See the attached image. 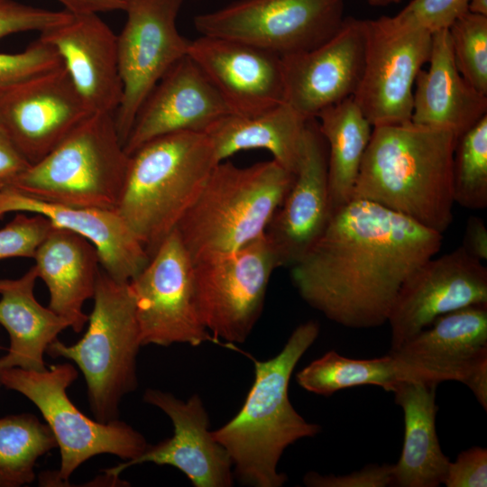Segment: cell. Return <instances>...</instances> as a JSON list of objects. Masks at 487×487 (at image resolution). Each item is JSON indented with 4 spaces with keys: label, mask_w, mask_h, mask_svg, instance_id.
Instances as JSON below:
<instances>
[{
    "label": "cell",
    "mask_w": 487,
    "mask_h": 487,
    "mask_svg": "<svg viewBox=\"0 0 487 487\" xmlns=\"http://www.w3.org/2000/svg\"><path fill=\"white\" fill-rule=\"evenodd\" d=\"M446 487H486L487 449L473 446L449 463L444 481Z\"/></svg>",
    "instance_id": "obj_39"
},
{
    "label": "cell",
    "mask_w": 487,
    "mask_h": 487,
    "mask_svg": "<svg viewBox=\"0 0 487 487\" xmlns=\"http://www.w3.org/2000/svg\"><path fill=\"white\" fill-rule=\"evenodd\" d=\"M296 380L302 389L324 397L362 385L379 386L392 392L398 384L390 354L372 359H355L334 350L298 372Z\"/></svg>",
    "instance_id": "obj_30"
},
{
    "label": "cell",
    "mask_w": 487,
    "mask_h": 487,
    "mask_svg": "<svg viewBox=\"0 0 487 487\" xmlns=\"http://www.w3.org/2000/svg\"><path fill=\"white\" fill-rule=\"evenodd\" d=\"M38 279L34 266L17 279H0V325L9 335L10 345L0 358V369H46L43 355L58 335L70 323L35 298Z\"/></svg>",
    "instance_id": "obj_26"
},
{
    "label": "cell",
    "mask_w": 487,
    "mask_h": 487,
    "mask_svg": "<svg viewBox=\"0 0 487 487\" xmlns=\"http://www.w3.org/2000/svg\"><path fill=\"white\" fill-rule=\"evenodd\" d=\"M91 113L63 65L0 93V127L29 165Z\"/></svg>",
    "instance_id": "obj_15"
},
{
    "label": "cell",
    "mask_w": 487,
    "mask_h": 487,
    "mask_svg": "<svg viewBox=\"0 0 487 487\" xmlns=\"http://www.w3.org/2000/svg\"><path fill=\"white\" fill-rule=\"evenodd\" d=\"M9 212L40 214L53 225L79 234L93 244L101 269L116 281L129 282L150 260L144 246L115 209L43 202L5 184L0 191V217Z\"/></svg>",
    "instance_id": "obj_23"
},
{
    "label": "cell",
    "mask_w": 487,
    "mask_h": 487,
    "mask_svg": "<svg viewBox=\"0 0 487 487\" xmlns=\"http://www.w3.org/2000/svg\"><path fill=\"white\" fill-rule=\"evenodd\" d=\"M467 10L474 14L487 16V0H469Z\"/></svg>",
    "instance_id": "obj_43"
},
{
    "label": "cell",
    "mask_w": 487,
    "mask_h": 487,
    "mask_svg": "<svg viewBox=\"0 0 487 487\" xmlns=\"http://www.w3.org/2000/svg\"><path fill=\"white\" fill-rule=\"evenodd\" d=\"M188 55L232 114L250 116L284 102L281 58L249 43L208 35L190 40Z\"/></svg>",
    "instance_id": "obj_20"
},
{
    "label": "cell",
    "mask_w": 487,
    "mask_h": 487,
    "mask_svg": "<svg viewBox=\"0 0 487 487\" xmlns=\"http://www.w3.org/2000/svg\"><path fill=\"white\" fill-rule=\"evenodd\" d=\"M442 234L376 203L352 199L335 211L294 265L299 296L350 328L387 323L404 281L442 246Z\"/></svg>",
    "instance_id": "obj_1"
},
{
    "label": "cell",
    "mask_w": 487,
    "mask_h": 487,
    "mask_svg": "<svg viewBox=\"0 0 487 487\" xmlns=\"http://www.w3.org/2000/svg\"><path fill=\"white\" fill-rule=\"evenodd\" d=\"M389 354L398 382L459 381L487 410V305L445 314Z\"/></svg>",
    "instance_id": "obj_12"
},
{
    "label": "cell",
    "mask_w": 487,
    "mask_h": 487,
    "mask_svg": "<svg viewBox=\"0 0 487 487\" xmlns=\"http://www.w3.org/2000/svg\"><path fill=\"white\" fill-rule=\"evenodd\" d=\"M4 185H5V184H1V183H0V191H1V188H2V187H3Z\"/></svg>",
    "instance_id": "obj_45"
},
{
    "label": "cell",
    "mask_w": 487,
    "mask_h": 487,
    "mask_svg": "<svg viewBox=\"0 0 487 487\" xmlns=\"http://www.w3.org/2000/svg\"><path fill=\"white\" fill-rule=\"evenodd\" d=\"M469 0H411L398 14L431 33L447 30L468 12Z\"/></svg>",
    "instance_id": "obj_37"
},
{
    "label": "cell",
    "mask_w": 487,
    "mask_h": 487,
    "mask_svg": "<svg viewBox=\"0 0 487 487\" xmlns=\"http://www.w3.org/2000/svg\"><path fill=\"white\" fill-rule=\"evenodd\" d=\"M318 322L299 325L281 351L259 361L253 357L254 381L239 412L226 424L212 431L226 450L234 476L246 485L280 487L288 477L278 472L287 447L299 439L313 437L321 427L308 422L293 408L289 384L294 368L319 335Z\"/></svg>",
    "instance_id": "obj_3"
},
{
    "label": "cell",
    "mask_w": 487,
    "mask_h": 487,
    "mask_svg": "<svg viewBox=\"0 0 487 487\" xmlns=\"http://www.w3.org/2000/svg\"><path fill=\"white\" fill-rule=\"evenodd\" d=\"M217 163L203 132L165 134L129 155L115 210L150 257L177 228Z\"/></svg>",
    "instance_id": "obj_4"
},
{
    "label": "cell",
    "mask_w": 487,
    "mask_h": 487,
    "mask_svg": "<svg viewBox=\"0 0 487 487\" xmlns=\"http://www.w3.org/2000/svg\"><path fill=\"white\" fill-rule=\"evenodd\" d=\"M367 3L375 7H382L393 4H399L401 0H366Z\"/></svg>",
    "instance_id": "obj_44"
},
{
    "label": "cell",
    "mask_w": 487,
    "mask_h": 487,
    "mask_svg": "<svg viewBox=\"0 0 487 487\" xmlns=\"http://www.w3.org/2000/svg\"><path fill=\"white\" fill-rule=\"evenodd\" d=\"M53 47L92 113L114 114L123 96L117 35L96 14H73L40 33Z\"/></svg>",
    "instance_id": "obj_22"
},
{
    "label": "cell",
    "mask_w": 487,
    "mask_h": 487,
    "mask_svg": "<svg viewBox=\"0 0 487 487\" xmlns=\"http://www.w3.org/2000/svg\"><path fill=\"white\" fill-rule=\"evenodd\" d=\"M436 389L400 381L392 391L404 415L403 446L399 461L392 464V486L437 487L444 483L450 459L443 453L436 430Z\"/></svg>",
    "instance_id": "obj_27"
},
{
    "label": "cell",
    "mask_w": 487,
    "mask_h": 487,
    "mask_svg": "<svg viewBox=\"0 0 487 487\" xmlns=\"http://www.w3.org/2000/svg\"><path fill=\"white\" fill-rule=\"evenodd\" d=\"M73 14L124 11L125 0H57Z\"/></svg>",
    "instance_id": "obj_42"
},
{
    "label": "cell",
    "mask_w": 487,
    "mask_h": 487,
    "mask_svg": "<svg viewBox=\"0 0 487 487\" xmlns=\"http://www.w3.org/2000/svg\"><path fill=\"white\" fill-rule=\"evenodd\" d=\"M308 487H387L392 486V464H367L347 474H320L308 472L303 477Z\"/></svg>",
    "instance_id": "obj_38"
},
{
    "label": "cell",
    "mask_w": 487,
    "mask_h": 487,
    "mask_svg": "<svg viewBox=\"0 0 487 487\" xmlns=\"http://www.w3.org/2000/svg\"><path fill=\"white\" fill-rule=\"evenodd\" d=\"M315 119L327 147L331 215L353 199L372 126L353 97L321 110Z\"/></svg>",
    "instance_id": "obj_29"
},
{
    "label": "cell",
    "mask_w": 487,
    "mask_h": 487,
    "mask_svg": "<svg viewBox=\"0 0 487 487\" xmlns=\"http://www.w3.org/2000/svg\"><path fill=\"white\" fill-rule=\"evenodd\" d=\"M232 114L207 77L188 56L159 80L134 118L124 144L130 155L147 142L177 132H205Z\"/></svg>",
    "instance_id": "obj_21"
},
{
    "label": "cell",
    "mask_w": 487,
    "mask_h": 487,
    "mask_svg": "<svg viewBox=\"0 0 487 487\" xmlns=\"http://www.w3.org/2000/svg\"><path fill=\"white\" fill-rule=\"evenodd\" d=\"M128 161L114 114L91 113L45 157L6 185L43 202L115 209Z\"/></svg>",
    "instance_id": "obj_6"
},
{
    "label": "cell",
    "mask_w": 487,
    "mask_h": 487,
    "mask_svg": "<svg viewBox=\"0 0 487 487\" xmlns=\"http://www.w3.org/2000/svg\"><path fill=\"white\" fill-rule=\"evenodd\" d=\"M93 299L82 338L71 345L56 339L46 353L77 364L95 419L108 423L118 419L123 397L137 387L136 357L142 345L129 282L116 281L100 269Z\"/></svg>",
    "instance_id": "obj_7"
},
{
    "label": "cell",
    "mask_w": 487,
    "mask_h": 487,
    "mask_svg": "<svg viewBox=\"0 0 487 487\" xmlns=\"http://www.w3.org/2000/svg\"><path fill=\"white\" fill-rule=\"evenodd\" d=\"M452 192L454 202L464 208L487 207V115L456 139Z\"/></svg>",
    "instance_id": "obj_32"
},
{
    "label": "cell",
    "mask_w": 487,
    "mask_h": 487,
    "mask_svg": "<svg viewBox=\"0 0 487 487\" xmlns=\"http://www.w3.org/2000/svg\"><path fill=\"white\" fill-rule=\"evenodd\" d=\"M308 120L282 102L254 115L228 114L204 133L213 145L218 162L241 151L262 149L294 174Z\"/></svg>",
    "instance_id": "obj_28"
},
{
    "label": "cell",
    "mask_w": 487,
    "mask_h": 487,
    "mask_svg": "<svg viewBox=\"0 0 487 487\" xmlns=\"http://www.w3.org/2000/svg\"><path fill=\"white\" fill-rule=\"evenodd\" d=\"M72 14L67 10L53 11L19 3L0 0V39L29 31L40 33L69 20Z\"/></svg>",
    "instance_id": "obj_36"
},
{
    "label": "cell",
    "mask_w": 487,
    "mask_h": 487,
    "mask_svg": "<svg viewBox=\"0 0 487 487\" xmlns=\"http://www.w3.org/2000/svg\"><path fill=\"white\" fill-rule=\"evenodd\" d=\"M487 305V268L461 245L431 257L402 284L388 317L391 350L437 317L470 306Z\"/></svg>",
    "instance_id": "obj_16"
},
{
    "label": "cell",
    "mask_w": 487,
    "mask_h": 487,
    "mask_svg": "<svg viewBox=\"0 0 487 487\" xmlns=\"http://www.w3.org/2000/svg\"><path fill=\"white\" fill-rule=\"evenodd\" d=\"M194 262L174 230L129 281L142 346L221 344L203 325L194 297Z\"/></svg>",
    "instance_id": "obj_13"
},
{
    "label": "cell",
    "mask_w": 487,
    "mask_h": 487,
    "mask_svg": "<svg viewBox=\"0 0 487 487\" xmlns=\"http://www.w3.org/2000/svg\"><path fill=\"white\" fill-rule=\"evenodd\" d=\"M455 135L411 121L372 127L353 199L376 203L443 234L453 221Z\"/></svg>",
    "instance_id": "obj_2"
},
{
    "label": "cell",
    "mask_w": 487,
    "mask_h": 487,
    "mask_svg": "<svg viewBox=\"0 0 487 487\" xmlns=\"http://www.w3.org/2000/svg\"><path fill=\"white\" fill-rule=\"evenodd\" d=\"M429 64L415 80L411 122L451 131L456 139L487 115V96L455 65L447 30L432 33Z\"/></svg>",
    "instance_id": "obj_24"
},
{
    "label": "cell",
    "mask_w": 487,
    "mask_h": 487,
    "mask_svg": "<svg viewBox=\"0 0 487 487\" xmlns=\"http://www.w3.org/2000/svg\"><path fill=\"white\" fill-rule=\"evenodd\" d=\"M447 31L460 74L487 96V16L466 12Z\"/></svg>",
    "instance_id": "obj_33"
},
{
    "label": "cell",
    "mask_w": 487,
    "mask_h": 487,
    "mask_svg": "<svg viewBox=\"0 0 487 487\" xmlns=\"http://www.w3.org/2000/svg\"><path fill=\"white\" fill-rule=\"evenodd\" d=\"M62 65L57 51L39 38L21 52L0 53V93Z\"/></svg>",
    "instance_id": "obj_34"
},
{
    "label": "cell",
    "mask_w": 487,
    "mask_h": 487,
    "mask_svg": "<svg viewBox=\"0 0 487 487\" xmlns=\"http://www.w3.org/2000/svg\"><path fill=\"white\" fill-rule=\"evenodd\" d=\"M364 19L345 18L320 45L281 58L284 102L307 119L353 97L364 64Z\"/></svg>",
    "instance_id": "obj_18"
},
{
    "label": "cell",
    "mask_w": 487,
    "mask_h": 487,
    "mask_svg": "<svg viewBox=\"0 0 487 487\" xmlns=\"http://www.w3.org/2000/svg\"><path fill=\"white\" fill-rule=\"evenodd\" d=\"M345 0H235L194 17L201 35L236 40L280 58L311 50L341 27Z\"/></svg>",
    "instance_id": "obj_10"
},
{
    "label": "cell",
    "mask_w": 487,
    "mask_h": 487,
    "mask_svg": "<svg viewBox=\"0 0 487 487\" xmlns=\"http://www.w3.org/2000/svg\"><path fill=\"white\" fill-rule=\"evenodd\" d=\"M280 266L266 234L230 253L194 263L196 307L217 340L244 343L263 308L273 271Z\"/></svg>",
    "instance_id": "obj_9"
},
{
    "label": "cell",
    "mask_w": 487,
    "mask_h": 487,
    "mask_svg": "<svg viewBox=\"0 0 487 487\" xmlns=\"http://www.w3.org/2000/svg\"><path fill=\"white\" fill-rule=\"evenodd\" d=\"M143 400L162 410L171 420L170 438L148 446L137 457L103 470L113 485L130 466L143 463L171 465L180 470L195 487H229L234 482L231 459L209 430V418L201 398L192 395L187 401L170 392L147 389Z\"/></svg>",
    "instance_id": "obj_17"
},
{
    "label": "cell",
    "mask_w": 487,
    "mask_h": 487,
    "mask_svg": "<svg viewBox=\"0 0 487 487\" xmlns=\"http://www.w3.org/2000/svg\"><path fill=\"white\" fill-rule=\"evenodd\" d=\"M33 259L50 293L49 308L81 332L88 320L83 306L94 297L101 269L96 248L79 234L54 225Z\"/></svg>",
    "instance_id": "obj_25"
},
{
    "label": "cell",
    "mask_w": 487,
    "mask_h": 487,
    "mask_svg": "<svg viewBox=\"0 0 487 487\" xmlns=\"http://www.w3.org/2000/svg\"><path fill=\"white\" fill-rule=\"evenodd\" d=\"M29 166L0 127V183L7 184Z\"/></svg>",
    "instance_id": "obj_40"
},
{
    "label": "cell",
    "mask_w": 487,
    "mask_h": 487,
    "mask_svg": "<svg viewBox=\"0 0 487 487\" xmlns=\"http://www.w3.org/2000/svg\"><path fill=\"white\" fill-rule=\"evenodd\" d=\"M462 246L473 257L482 262L487 259V228L482 219L468 218Z\"/></svg>",
    "instance_id": "obj_41"
},
{
    "label": "cell",
    "mask_w": 487,
    "mask_h": 487,
    "mask_svg": "<svg viewBox=\"0 0 487 487\" xmlns=\"http://www.w3.org/2000/svg\"><path fill=\"white\" fill-rule=\"evenodd\" d=\"M364 64L353 96L372 127L411 120L416 78L428 62L432 33L399 14L364 19Z\"/></svg>",
    "instance_id": "obj_11"
},
{
    "label": "cell",
    "mask_w": 487,
    "mask_h": 487,
    "mask_svg": "<svg viewBox=\"0 0 487 487\" xmlns=\"http://www.w3.org/2000/svg\"><path fill=\"white\" fill-rule=\"evenodd\" d=\"M58 447L47 424L31 413L0 418V487H20L35 479L37 460Z\"/></svg>",
    "instance_id": "obj_31"
},
{
    "label": "cell",
    "mask_w": 487,
    "mask_h": 487,
    "mask_svg": "<svg viewBox=\"0 0 487 487\" xmlns=\"http://www.w3.org/2000/svg\"><path fill=\"white\" fill-rule=\"evenodd\" d=\"M77 377V369L69 363L43 371L0 369V383L20 392L39 409L60 448V469L42 473L41 485H69L71 474L93 456L109 454L128 461L149 446L128 424L119 419L102 423L80 411L67 394Z\"/></svg>",
    "instance_id": "obj_8"
},
{
    "label": "cell",
    "mask_w": 487,
    "mask_h": 487,
    "mask_svg": "<svg viewBox=\"0 0 487 487\" xmlns=\"http://www.w3.org/2000/svg\"><path fill=\"white\" fill-rule=\"evenodd\" d=\"M330 216L327 147L310 118L292 185L265 232L280 266L298 262L320 238Z\"/></svg>",
    "instance_id": "obj_19"
},
{
    "label": "cell",
    "mask_w": 487,
    "mask_h": 487,
    "mask_svg": "<svg viewBox=\"0 0 487 487\" xmlns=\"http://www.w3.org/2000/svg\"><path fill=\"white\" fill-rule=\"evenodd\" d=\"M293 179L274 160L248 167L218 162L175 229L193 262L262 236Z\"/></svg>",
    "instance_id": "obj_5"
},
{
    "label": "cell",
    "mask_w": 487,
    "mask_h": 487,
    "mask_svg": "<svg viewBox=\"0 0 487 487\" xmlns=\"http://www.w3.org/2000/svg\"><path fill=\"white\" fill-rule=\"evenodd\" d=\"M183 0H125L126 22L117 35L123 83L114 117L124 144L142 104L159 80L188 55L190 40L177 28Z\"/></svg>",
    "instance_id": "obj_14"
},
{
    "label": "cell",
    "mask_w": 487,
    "mask_h": 487,
    "mask_svg": "<svg viewBox=\"0 0 487 487\" xmlns=\"http://www.w3.org/2000/svg\"><path fill=\"white\" fill-rule=\"evenodd\" d=\"M53 226L42 215L17 212L0 229V260L15 257L33 259L36 250Z\"/></svg>",
    "instance_id": "obj_35"
}]
</instances>
